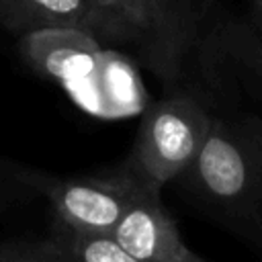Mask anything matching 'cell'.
Instances as JSON below:
<instances>
[{"instance_id":"obj_1","label":"cell","mask_w":262,"mask_h":262,"mask_svg":"<svg viewBox=\"0 0 262 262\" xmlns=\"http://www.w3.org/2000/svg\"><path fill=\"white\" fill-rule=\"evenodd\" d=\"M178 178L215 209H252L262 199V133L213 117L199 154Z\"/></svg>"},{"instance_id":"obj_2","label":"cell","mask_w":262,"mask_h":262,"mask_svg":"<svg viewBox=\"0 0 262 262\" xmlns=\"http://www.w3.org/2000/svg\"><path fill=\"white\" fill-rule=\"evenodd\" d=\"M213 115L192 96L162 98L141 113V123L125 164L151 188L176 180L199 154Z\"/></svg>"},{"instance_id":"obj_3","label":"cell","mask_w":262,"mask_h":262,"mask_svg":"<svg viewBox=\"0 0 262 262\" xmlns=\"http://www.w3.org/2000/svg\"><path fill=\"white\" fill-rule=\"evenodd\" d=\"M23 182L45 194L55 225L92 233H111L135 199L147 190H156L125 162L115 170L94 176L63 178L45 172H23Z\"/></svg>"},{"instance_id":"obj_4","label":"cell","mask_w":262,"mask_h":262,"mask_svg":"<svg viewBox=\"0 0 262 262\" xmlns=\"http://www.w3.org/2000/svg\"><path fill=\"white\" fill-rule=\"evenodd\" d=\"M160 190H147L119 217L111 235L139 262H188L194 254L180 237V229L162 207Z\"/></svg>"},{"instance_id":"obj_5","label":"cell","mask_w":262,"mask_h":262,"mask_svg":"<svg viewBox=\"0 0 262 262\" xmlns=\"http://www.w3.org/2000/svg\"><path fill=\"white\" fill-rule=\"evenodd\" d=\"M100 49V39L74 27H35L20 37L25 61L37 74L68 86L94 72Z\"/></svg>"},{"instance_id":"obj_6","label":"cell","mask_w":262,"mask_h":262,"mask_svg":"<svg viewBox=\"0 0 262 262\" xmlns=\"http://www.w3.org/2000/svg\"><path fill=\"white\" fill-rule=\"evenodd\" d=\"M70 88H86L90 98L86 106L100 117L141 115L147 106V92L135 63L111 49H100L94 72Z\"/></svg>"},{"instance_id":"obj_7","label":"cell","mask_w":262,"mask_h":262,"mask_svg":"<svg viewBox=\"0 0 262 262\" xmlns=\"http://www.w3.org/2000/svg\"><path fill=\"white\" fill-rule=\"evenodd\" d=\"M106 23V33L111 41L133 43L147 66L160 76L164 72V59L160 51V39L156 29V18L149 0H92Z\"/></svg>"},{"instance_id":"obj_8","label":"cell","mask_w":262,"mask_h":262,"mask_svg":"<svg viewBox=\"0 0 262 262\" xmlns=\"http://www.w3.org/2000/svg\"><path fill=\"white\" fill-rule=\"evenodd\" d=\"M213 2L215 0H149L166 76L176 72L182 53L194 41L205 16L213 10Z\"/></svg>"},{"instance_id":"obj_9","label":"cell","mask_w":262,"mask_h":262,"mask_svg":"<svg viewBox=\"0 0 262 262\" xmlns=\"http://www.w3.org/2000/svg\"><path fill=\"white\" fill-rule=\"evenodd\" d=\"M27 31L35 27H74L106 39V23L92 0H20Z\"/></svg>"},{"instance_id":"obj_10","label":"cell","mask_w":262,"mask_h":262,"mask_svg":"<svg viewBox=\"0 0 262 262\" xmlns=\"http://www.w3.org/2000/svg\"><path fill=\"white\" fill-rule=\"evenodd\" d=\"M70 262H139L111 233L74 231L53 225L47 237Z\"/></svg>"},{"instance_id":"obj_11","label":"cell","mask_w":262,"mask_h":262,"mask_svg":"<svg viewBox=\"0 0 262 262\" xmlns=\"http://www.w3.org/2000/svg\"><path fill=\"white\" fill-rule=\"evenodd\" d=\"M0 262H70L49 239L39 244H10L0 246Z\"/></svg>"},{"instance_id":"obj_12","label":"cell","mask_w":262,"mask_h":262,"mask_svg":"<svg viewBox=\"0 0 262 262\" xmlns=\"http://www.w3.org/2000/svg\"><path fill=\"white\" fill-rule=\"evenodd\" d=\"M0 27L16 33L27 31V16L20 0H0Z\"/></svg>"},{"instance_id":"obj_13","label":"cell","mask_w":262,"mask_h":262,"mask_svg":"<svg viewBox=\"0 0 262 262\" xmlns=\"http://www.w3.org/2000/svg\"><path fill=\"white\" fill-rule=\"evenodd\" d=\"M188 262H203V260H201V258H199V256H194V258H190V260H188Z\"/></svg>"},{"instance_id":"obj_14","label":"cell","mask_w":262,"mask_h":262,"mask_svg":"<svg viewBox=\"0 0 262 262\" xmlns=\"http://www.w3.org/2000/svg\"><path fill=\"white\" fill-rule=\"evenodd\" d=\"M258 4H260V8H262V0H258Z\"/></svg>"}]
</instances>
